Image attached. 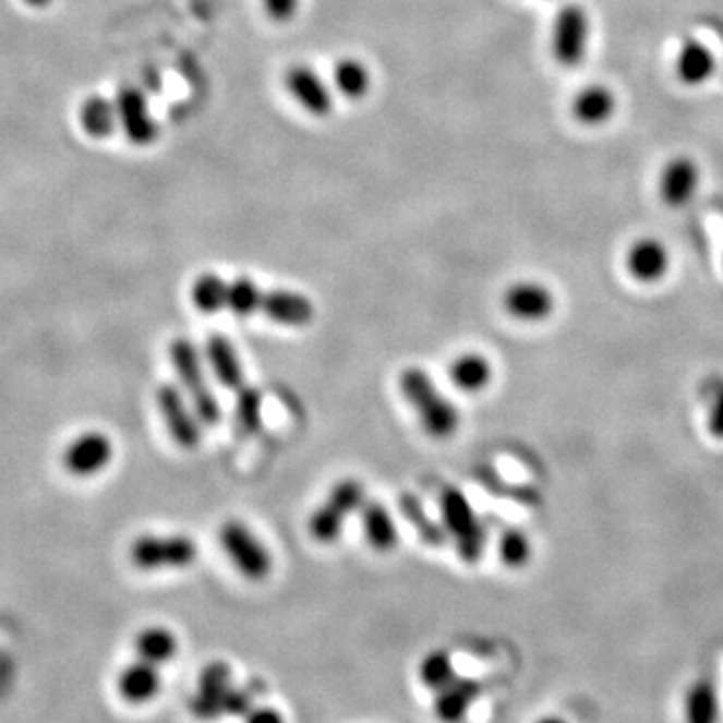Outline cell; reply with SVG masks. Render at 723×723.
Here are the masks:
<instances>
[{
	"label": "cell",
	"instance_id": "cell-1",
	"mask_svg": "<svg viewBox=\"0 0 723 723\" xmlns=\"http://www.w3.org/2000/svg\"><path fill=\"white\" fill-rule=\"evenodd\" d=\"M207 362L216 374L217 382L233 394L236 398V417L241 431L254 434L262 429V394L254 388L241 366L240 356L233 344L226 336L214 334L205 344Z\"/></svg>",
	"mask_w": 723,
	"mask_h": 723
},
{
	"label": "cell",
	"instance_id": "cell-6",
	"mask_svg": "<svg viewBox=\"0 0 723 723\" xmlns=\"http://www.w3.org/2000/svg\"><path fill=\"white\" fill-rule=\"evenodd\" d=\"M219 545L228 555L231 565L243 575L248 581L260 583L266 581L274 567L272 555L266 545L255 537L254 531L241 520H226L219 527Z\"/></svg>",
	"mask_w": 723,
	"mask_h": 723
},
{
	"label": "cell",
	"instance_id": "cell-11",
	"mask_svg": "<svg viewBox=\"0 0 723 723\" xmlns=\"http://www.w3.org/2000/svg\"><path fill=\"white\" fill-rule=\"evenodd\" d=\"M117 111H119V128L123 129L125 137L133 145H149L157 140L159 128L153 119L152 109L147 95L135 87V85H125L115 95Z\"/></svg>",
	"mask_w": 723,
	"mask_h": 723
},
{
	"label": "cell",
	"instance_id": "cell-27",
	"mask_svg": "<svg viewBox=\"0 0 723 723\" xmlns=\"http://www.w3.org/2000/svg\"><path fill=\"white\" fill-rule=\"evenodd\" d=\"M400 513L405 515V519L410 522V527L417 531L422 543L429 546H443L446 541V529L443 525H438L436 520L432 519L431 515L426 513L424 505L420 503L419 496L412 493H405L400 495L398 501Z\"/></svg>",
	"mask_w": 723,
	"mask_h": 723
},
{
	"label": "cell",
	"instance_id": "cell-3",
	"mask_svg": "<svg viewBox=\"0 0 723 723\" xmlns=\"http://www.w3.org/2000/svg\"><path fill=\"white\" fill-rule=\"evenodd\" d=\"M169 360L178 374L179 386L188 396L191 407L195 408L204 424L216 426L221 419V408L205 376L202 354L195 348V344L188 338H176L169 346Z\"/></svg>",
	"mask_w": 723,
	"mask_h": 723
},
{
	"label": "cell",
	"instance_id": "cell-32",
	"mask_svg": "<svg viewBox=\"0 0 723 723\" xmlns=\"http://www.w3.org/2000/svg\"><path fill=\"white\" fill-rule=\"evenodd\" d=\"M498 555H501V561L507 565L508 569H520L531 558V543L517 529H508L507 533H503V537H501Z\"/></svg>",
	"mask_w": 723,
	"mask_h": 723
},
{
	"label": "cell",
	"instance_id": "cell-26",
	"mask_svg": "<svg viewBox=\"0 0 723 723\" xmlns=\"http://www.w3.org/2000/svg\"><path fill=\"white\" fill-rule=\"evenodd\" d=\"M178 649L179 643L176 634L169 631L167 627H159V625L147 627L135 637L137 658L149 661L157 667H161V665H166V663L173 660Z\"/></svg>",
	"mask_w": 723,
	"mask_h": 723
},
{
	"label": "cell",
	"instance_id": "cell-34",
	"mask_svg": "<svg viewBox=\"0 0 723 723\" xmlns=\"http://www.w3.org/2000/svg\"><path fill=\"white\" fill-rule=\"evenodd\" d=\"M267 16L276 23H286L293 19L300 9V0H262Z\"/></svg>",
	"mask_w": 723,
	"mask_h": 723
},
{
	"label": "cell",
	"instance_id": "cell-7",
	"mask_svg": "<svg viewBox=\"0 0 723 723\" xmlns=\"http://www.w3.org/2000/svg\"><path fill=\"white\" fill-rule=\"evenodd\" d=\"M155 405L161 414V420L166 422L167 432L171 436V441L183 448V450H193L202 443V419L195 412V408L191 407L190 400L185 393L171 384L166 382L155 390Z\"/></svg>",
	"mask_w": 723,
	"mask_h": 723
},
{
	"label": "cell",
	"instance_id": "cell-10",
	"mask_svg": "<svg viewBox=\"0 0 723 723\" xmlns=\"http://www.w3.org/2000/svg\"><path fill=\"white\" fill-rule=\"evenodd\" d=\"M115 458L113 441L101 431H87L75 436L63 453V467L76 479L101 474Z\"/></svg>",
	"mask_w": 723,
	"mask_h": 723
},
{
	"label": "cell",
	"instance_id": "cell-35",
	"mask_svg": "<svg viewBox=\"0 0 723 723\" xmlns=\"http://www.w3.org/2000/svg\"><path fill=\"white\" fill-rule=\"evenodd\" d=\"M710 432L715 438H723V386L718 388L710 414Z\"/></svg>",
	"mask_w": 723,
	"mask_h": 723
},
{
	"label": "cell",
	"instance_id": "cell-20",
	"mask_svg": "<svg viewBox=\"0 0 723 723\" xmlns=\"http://www.w3.org/2000/svg\"><path fill=\"white\" fill-rule=\"evenodd\" d=\"M715 69H718L715 55L698 38H687L675 57L677 79L689 87H698V85L708 83L715 73Z\"/></svg>",
	"mask_w": 723,
	"mask_h": 723
},
{
	"label": "cell",
	"instance_id": "cell-5",
	"mask_svg": "<svg viewBox=\"0 0 723 723\" xmlns=\"http://www.w3.org/2000/svg\"><path fill=\"white\" fill-rule=\"evenodd\" d=\"M200 555V546L188 534H141L129 551L141 571L188 569Z\"/></svg>",
	"mask_w": 723,
	"mask_h": 723
},
{
	"label": "cell",
	"instance_id": "cell-19",
	"mask_svg": "<svg viewBox=\"0 0 723 723\" xmlns=\"http://www.w3.org/2000/svg\"><path fill=\"white\" fill-rule=\"evenodd\" d=\"M615 109H617V97L603 83L587 85L575 95L571 103L573 117L587 128L605 125L610 119H613Z\"/></svg>",
	"mask_w": 723,
	"mask_h": 723
},
{
	"label": "cell",
	"instance_id": "cell-24",
	"mask_svg": "<svg viewBox=\"0 0 723 723\" xmlns=\"http://www.w3.org/2000/svg\"><path fill=\"white\" fill-rule=\"evenodd\" d=\"M79 123L93 140H105L119 129V111L115 99L91 95L79 109Z\"/></svg>",
	"mask_w": 723,
	"mask_h": 723
},
{
	"label": "cell",
	"instance_id": "cell-30",
	"mask_svg": "<svg viewBox=\"0 0 723 723\" xmlns=\"http://www.w3.org/2000/svg\"><path fill=\"white\" fill-rule=\"evenodd\" d=\"M228 279L217 274H202L191 286V302L204 314H219L224 312V292Z\"/></svg>",
	"mask_w": 723,
	"mask_h": 723
},
{
	"label": "cell",
	"instance_id": "cell-18",
	"mask_svg": "<svg viewBox=\"0 0 723 723\" xmlns=\"http://www.w3.org/2000/svg\"><path fill=\"white\" fill-rule=\"evenodd\" d=\"M157 670H159L157 665L141 660V658L129 663L128 667L119 673V679H117V691L121 699L131 706H141V703L152 701L161 689V675Z\"/></svg>",
	"mask_w": 723,
	"mask_h": 723
},
{
	"label": "cell",
	"instance_id": "cell-36",
	"mask_svg": "<svg viewBox=\"0 0 723 723\" xmlns=\"http://www.w3.org/2000/svg\"><path fill=\"white\" fill-rule=\"evenodd\" d=\"M248 720L252 722H260V720H272V722H279L281 715L276 713L274 710H260V708H254V710L248 713Z\"/></svg>",
	"mask_w": 723,
	"mask_h": 723
},
{
	"label": "cell",
	"instance_id": "cell-14",
	"mask_svg": "<svg viewBox=\"0 0 723 723\" xmlns=\"http://www.w3.org/2000/svg\"><path fill=\"white\" fill-rule=\"evenodd\" d=\"M231 670L224 661H212L200 675L197 696L191 701V711L200 720H216L224 713L226 698L231 689Z\"/></svg>",
	"mask_w": 723,
	"mask_h": 723
},
{
	"label": "cell",
	"instance_id": "cell-33",
	"mask_svg": "<svg viewBox=\"0 0 723 723\" xmlns=\"http://www.w3.org/2000/svg\"><path fill=\"white\" fill-rule=\"evenodd\" d=\"M255 689H257L255 686L231 687L226 698L224 713L248 718V713L255 708Z\"/></svg>",
	"mask_w": 723,
	"mask_h": 723
},
{
	"label": "cell",
	"instance_id": "cell-28",
	"mask_svg": "<svg viewBox=\"0 0 723 723\" xmlns=\"http://www.w3.org/2000/svg\"><path fill=\"white\" fill-rule=\"evenodd\" d=\"M332 81H334V87L346 99H362L372 85L369 67L358 59L338 61L334 67Z\"/></svg>",
	"mask_w": 723,
	"mask_h": 723
},
{
	"label": "cell",
	"instance_id": "cell-15",
	"mask_svg": "<svg viewBox=\"0 0 723 723\" xmlns=\"http://www.w3.org/2000/svg\"><path fill=\"white\" fill-rule=\"evenodd\" d=\"M701 171L696 159L679 155L661 169L660 195L670 207H684L698 195Z\"/></svg>",
	"mask_w": 723,
	"mask_h": 723
},
{
	"label": "cell",
	"instance_id": "cell-21",
	"mask_svg": "<svg viewBox=\"0 0 723 723\" xmlns=\"http://www.w3.org/2000/svg\"><path fill=\"white\" fill-rule=\"evenodd\" d=\"M362 533L374 551L390 553L398 545V527L393 513L378 501H364L360 508Z\"/></svg>",
	"mask_w": 723,
	"mask_h": 723
},
{
	"label": "cell",
	"instance_id": "cell-17",
	"mask_svg": "<svg viewBox=\"0 0 723 723\" xmlns=\"http://www.w3.org/2000/svg\"><path fill=\"white\" fill-rule=\"evenodd\" d=\"M264 316L269 317L272 322H276L279 326L305 328L316 316V308H314V302L304 293L278 288V290L267 292Z\"/></svg>",
	"mask_w": 723,
	"mask_h": 723
},
{
	"label": "cell",
	"instance_id": "cell-25",
	"mask_svg": "<svg viewBox=\"0 0 723 723\" xmlns=\"http://www.w3.org/2000/svg\"><path fill=\"white\" fill-rule=\"evenodd\" d=\"M267 304V292H264L254 279L236 278L226 281L224 292V312L236 316L248 317L264 314Z\"/></svg>",
	"mask_w": 723,
	"mask_h": 723
},
{
	"label": "cell",
	"instance_id": "cell-16",
	"mask_svg": "<svg viewBox=\"0 0 723 723\" xmlns=\"http://www.w3.org/2000/svg\"><path fill=\"white\" fill-rule=\"evenodd\" d=\"M627 272L631 278L641 284H655L665 278L672 266L670 250L665 243L655 238H641L635 241L627 252Z\"/></svg>",
	"mask_w": 723,
	"mask_h": 723
},
{
	"label": "cell",
	"instance_id": "cell-4",
	"mask_svg": "<svg viewBox=\"0 0 723 723\" xmlns=\"http://www.w3.org/2000/svg\"><path fill=\"white\" fill-rule=\"evenodd\" d=\"M366 501L364 484L356 479L336 482L330 495L312 513L308 520L310 537L320 545H332L342 537L346 520L360 510Z\"/></svg>",
	"mask_w": 723,
	"mask_h": 723
},
{
	"label": "cell",
	"instance_id": "cell-37",
	"mask_svg": "<svg viewBox=\"0 0 723 723\" xmlns=\"http://www.w3.org/2000/svg\"><path fill=\"white\" fill-rule=\"evenodd\" d=\"M25 2L26 7H31V9H37V11H40V9H47V7H51L52 0H23Z\"/></svg>",
	"mask_w": 723,
	"mask_h": 723
},
{
	"label": "cell",
	"instance_id": "cell-12",
	"mask_svg": "<svg viewBox=\"0 0 723 723\" xmlns=\"http://www.w3.org/2000/svg\"><path fill=\"white\" fill-rule=\"evenodd\" d=\"M284 85L292 95L293 101L314 117H326L330 113L334 97L330 85L317 75L316 71L308 64H293L286 71Z\"/></svg>",
	"mask_w": 723,
	"mask_h": 723
},
{
	"label": "cell",
	"instance_id": "cell-2",
	"mask_svg": "<svg viewBox=\"0 0 723 723\" xmlns=\"http://www.w3.org/2000/svg\"><path fill=\"white\" fill-rule=\"evenodd\" d=\"M398 388L417 412L422 429L436 441L450 438L460 424L458 408L438 390L431 376L419 369L408 366L398 376Z\"/></svg>",
	"mask_w": 723,
	"mask_h": 723
},
{
	"label": "cell",
	"instance_id": "cell-29",
	"mask_svg": "<svg viewBox=\"0 0 723 723\" xmlns=\"http://www.w3.org/2000/svg\"><path fill=\"white\" fill-rule=\"evenodd\" d=\"M420 682L424 687H429L434 694L443 691L445 687L450 686L458 677L455 663L450 660V655L446 651H431L424 660L420 661L419 665Z\"/></svg>",
	"mask_w": 723,
	"mask_h": 723
},
{
	"label": "cell",
	"instance_id": "cell-22",
	"mask_svg": "<svg viewBox=\"0 0 723 723\" xmlns=\"http://www.w3.org/2000/svg\"><path fill=\"white\" fill-rule=\"evenodd\" d=\"M481 682L457 677L450 686L436 694L434 713L443 722H458L467 715L474 699L481 696Z\"/></svg>",
	"mask_w": 723,
	"mask_h": 723
},
{
	"label": "cell",
	"instance_id": "cell-9",
	"mask_svg": "<svg viewBox=\"0 0 723 723\" xmlns=\"http://www.w3.org/2000/svg\"><path fill=\"white\" fill-rule=\"evenodd\" d=\"M591 40V19L581 4H565L557 13L551 37L553 57L561 67L575 69L583 63Z\"/></svg>",
	"mask_w": 723,
	"mask_h": 723
},
{
	"label": "cell",
	"instance_id": "cell-8",
	"mask_svg": "<svg viewBox=\"0 0 723 723\" xmlns=\"http://www.w3.org/2000/svg\"><path fill=\"white\" fill-rule=\"evenodd\" d=\"M441 510L446 533L455 537L460 557L467 563L479 561L484 549V533L467 496L457 486H446L441 495Z\"/></svg>",
	"mask_w": 723,
	"mask_h": 723
},
{
	"label": "cell",
	"instance_id": "cell-23",
	"mask_svg": "<svg viewBox=\"0 0 723 723\" xmlns=\"http://www.w3.org/2000/svg\"><path fill=\"white\" fill-rule=\"evenodd\" d=\"M448 376L458 390L467 394L482 393L493 381V364L486 356L467 352L453 360Z\"/></svg>",
	"mask_w": 723,
	"mask_h": 723
},
{
	"label": "cell",
	"instance_id": "cell-13",
	"mask_svg": "<svg viewBox=\"0 0 723 723\" xmlns=\"http://www.w3.org/2000/svg\"><path fill=\"white\" fill-rule=\"evenodd\" d=\"M503 305L507 314L519 322H543L555 312L553 292L533 279H522L508 286L503 296Z\"/></svg>",
	"mask_w": 723,
	"mask_h": 723
},
{
	"label": "cell",
	"instance_id": "cell-31",
	"mask_svg": "<svg viewBox=\"0 0 723 723\" xmlns=\"http://www.w3.org/2000/svg\"><path fill=\"white\" fill-rule=\"evenodd\" d=\"M720 699L718 687L711 679H703L689 689L686 699L687 720L691 722H711L718 720Z\"/></svg>",
	"mask_w": 723,
	"mask_h": 723
}]
</instances>
